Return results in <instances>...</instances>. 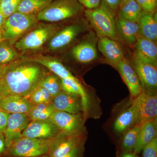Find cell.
Here are the masks:
<instances>
[{
  "instance_id": "cell-1",
  "label": "cell",
  "mask_w": 157,
  "mask_h": 157,
  "mask_svg": "<svg viewBox=\"0 0 157 157\" xmlns=\"http://www.w3.org/2000/svg\"><path fill=\"white\" fill-rule=\"evenodd\" d=\"M42 67L31 61L11 63L4 67L1 80L9 94L28 98L48 74Z\"/></svg>"
},
{
  "instance_id": "cell-2",
  "label": "cell",
  "mask_w": 157,
  "mask_h": 157,
  "mask_svg": "<svg viewBox=\"0 0 157 157\" xmlns=\"http://www.w3.org/2000/svg\"><path fill=\"white\" fill-rule=\"evenodd\" d=\"M83 14L97 36L108 37L121 42L116 29V15L103 3L95 9H85Z\"/></svg>"
},
{
  "instance_id": "cell-3",
  "label": "cell",
  "mask_w": 157,
  "mask_h": 157,
  "mask_svg": "<svg viewBox=\"0 0 157 157\" xmlns=\"http://www.w3.org/2000/svg\"><path fill=\"white\" fill-rule=\"evenodd\" d=\"M85 9L78 0H53L37 14L39 21L58 22L78 18Z\"/></svg>"
},
{
  "instance_id": "cell-4",
  "label": "cell",
  "mask_w": 157,
  "mask_h": 157,
  "mask_svg": "<svg viewBox=\"0 0 157 157\" xmlns=\"http://www.w3.org/2000/svg\"><path fill=\"white\" fill-rule=\"evenodd\" d=\"M52 139L22 137L11 144L4 157L44 156L48 154Z\"/></svg>"
},
{
  "instance_id": "cell-5",
  "label": "cell",
  "mask_w": 157,
  "mask_h": 157,
  "mask_svg": "<svg viewBox=\"0 0 157 157\" xmlns=\"http://www.w3.org/2000/svg\"><path fill=\"white\" fill-rule=\"evenodd\" d=\"M85 17L78 18L76 21L64 27L51 38L48 47L51 50H62L72 44L79 36L91 29Z\"/></svg>"
},
{
  "instance_id": "cell-6",
  "label": "cell",
  "mask_w": 157,
  "mask_h": 157,
  "mask_svg": "<svg viewBox=\"0 0 157 157\" xmlns=\"http://www.w3.org/2000/svg\"><path fill=\"white\" fill-rule=\"evenodd\" d=\"M98 37L91 29L70 50L72 59L78 63L90 65L100 59L98 52Z\"/></svg>"
},
{
  "instance_id": "cell-7",
  "label": "cell",
  "mask_w": 157,
  "mask_h": 157,
  "mask_svg": "<svg viewBox=\"0 0 157 157\" xmlns=\"http://www.w3.org/2000/svg\"><path fill=\"white\" fill-rule=\"evenodd\" d=\"M38 21L36 14H23L16 11L6 18L2 29L3 39L13 43V41L36 25Z\"/></svg>"
},
{
  "instance_id": "cell-8",
  "label": "cell",
  "mask_w": 157,
  "mask_h": 157,
  "mask_svg": "<svg viewBox=\"0 0 157 157\" xmlns=\"http://www.w3.org/2000/svg\"><path fill=\"white\" fill-rule=\"evenodd\" d=\"M86 130L76 132H60L54 137L48 153V157H58L85 144Z\"/></svg>"
},
{
  "instance_id": "cell-9",
  "label": "cell",
  "mask_w": 157,
  "mask_h": 157,
  "mask_svg": "<svg viewBox=\"0 0 157 157\" xmlns=\"http://www.w3.org/2000/svg\"><path fill=\"white\" fill-rule=\"evenodd\" d=\"M61 29L56 25H48L30 32L15 43L18 50H33L40 48Z\"/></svg>"
},
{
  "instance_id": "cell-10",
  "label": "cell",
  "mask_w": 157,
  "mask_h": 157,
  "mask_svg": "<svg viewBox=\"0 0 157 157\" xmlns=\"http://www.w3.org/2000/svg\"><path fill=\"white\" fill-rule=\"evenodd\" d=\"M131 62L140 80L142 91L150 94H156L157 65L141 61L133 56Z\"/></svg>"
},
{
  "instance_id": "cell-11",
  "label": "cell",
  "mask_w": 157,
  "mask_h": 157,
  "mask_svg": "<svg viewBox=\"0 0 157 157\" xmlns=\"http://www.w3.org/2000/svg\"><path fill=\"white\" fill-rule=\"evenodd\" d=\"M137 111L136 124H144L157 116V94H150L142 91L135 98Z\"/></svg>"
},
{
  "instance_id": "cell-12",
  "label": "cell",
  "mask_w": 157,
  "mask_h": 157,
  "mask_svg": "<svg viewBox=\"0 0 157 157\" xmlns=\"http://www.w3.org/2000/svg\"><path fill=\"white\" fill-rule=\"evenodd\" d=\"M48 119L60 132H76L85 130L81 114H71L55 110Z\"/></svg>"
},
{
  "instance_id": "cell-13",
  "label": "cell",
  "mask_w": 157,
  "mask_h": 157,
  "mask_svg": "<svg viewBox=\"0 0 157 157\" xmlns=\"http://www.w3.org/2000/svg\"><path fill=\"white\" fill-rule=\"evenodd\" d=\"M51 104L56 110L73 114H81L83 112L81 96L63 90L52 99Z\"/></svg>"
},
{
  "instance_id": "cell-14",
  "label": "cell",
  "mask_w": 157,
  "mask_h": 157,
  "mask_svg": "<svg viewBox=\"0 0 157 157\" xmlns=\"http://www.w3.org/2000/svg\"><path fill=\"white\" fill-rule=\"evenodd\" d=\"M31 121L27 113H10L7 126L3 132L8 148L13 142L22 137L23 132Z\"/></svg>"
},
{
  "instance_id": "cell-15",
  "label": "cell",
  "mask_w": 157,
  "mask_h": 157,
  "mask_svg": "<svg viewBox=\"0 0 157 157\" xmlns=\"http://www.w3.org/2000/svg\"><path fill=\"white\" fill-rule=\"evenodd\" d=\"M60 131L49 119L31 121L22 132V137L42 139H52Z\"/></svg>"
},
{
  "instance_id": "cell-16",
  "label": "cell",
  "mask_w": 157,
  "mask_h": 157,
  "mask_svg": "<svg viewBox=\"0 0 157 157\" xmlns=\"http://www.w3.org/2000/svg\"><path fill=\"white\" fill-rule=\"evenodd\" d=\"M98 48L106 62L115 68L125 57L120 42L108 37H98Z\"/></svg>"
},
{
  "instance_id": "cell-17",
  "label": "cell",
  "mask_w": 157,
  "mask_h": 157,
  "mask_svg": "<svg viewBox=\"0 0 157 157\" xmlns=\"http://www.w3.org/2000/svg\"><path fill=\"white\" fill-rule=\"evenodd\" d=\"M116 68L123 78L131 95L136 98L142 92V90L140 80L131 61L125 56Z\"/></svg>"
},
{
  "instance_id": "cell-18",
  "label": "cell",
  "mask_w": 157,
  "mask_h": 157,
  "mask_svg": "<svg viewBox=\"0 0 157 157\" xmlns=\"http://www.w3.org/2000/svg\"><path fill=\"white\" fill-rule=\"evenodd\" d=\"M156 43L139 35L134 46L133 56L141 61L157 65Z\"/></svg>"
},
{
  "instance_id": "cell-19",
  "label": "cell",
  "mask_w": 157,
  "mask_h": 157,
  "mask_svg": "<svg viewBox=\"0 0 157 157\" xmlns=\"http://www.w3.org/2000/svg\"><path fill=\"white\" fill-rule=\"evenodd\" d=\"M35 105L28 98L9 94L0 101V108L9 113H27Z\"/></svg>"
},
{
  "instance_id": "cell-20",
  "label": "cell",
  "mask_w": 157,
  "mask_h": 157,
  "mask_svg": "<svg viewBox=\"0 0 157 157\" xmlns=\"http://www.w3.org/2000/svg\"><path fill=\"white\" fill-rule=\"evenodd\" d=\"M115 25L121 42L128 46H135L137 38L140 35L137 23L121 19L116 16Z\"/></svg>"
},
{
  "instance_id": "cell-21",
  "label": "cell",
  "mask_w": 157,
  "mask_h": 157,
  "mask_svg": "<svg viewBox=\"0 0 157 157\" xmlns=\"http://www.w3.org/2000/svg\"><path fill=\"white\" fill-rule=\"evenodd\" d=\"M137 23L139 27V34L140 36L157 42L156 11L150 13L142 11Z\"/></svg>"
},
{
  "instance_id": "cell-22",
  "label": "cell",
  "mask_w": 157,
  "mask_h": 157,
  "mask_svg": "<svg viewBox=\"0 0 157 157\" xmlns=\"http://www.w3.org/2000/svg\"><path fill=\"white\" fill-rule=\"evenodd\" d=\"M29 61L37 63L47 68L53 74L58 76L60 79L77 78L70 73V71L57 59L48 56H39L31 59Z\"/></svg>"
},
{
  "instance_id": "cell-23",
  "label": "cell",
  "mask_w": 157,
  "mask_h": 157,
  "mask_svg": "<svg viewBox=\"0 0 157 157\" xmlns=\"http://www.w3.org/2000/svg\"><path fill=\"white\" fill-rule=\"evenodd\" d=\"M157 118L144 124L140 130L133 152L137 155L142 151L144 147L157 137Z\"/></svg>"
},
{
  "instance_id": "cell-24",
  "label": "cell",
  "mask_w": 157,
  "mask_h": 157,
  "mask_svg": "<svg viewBox=\"0 0 157 157\" xmlns=\"http://www.w3.org/2000/svg\"><path fill=\"white\" fill-rule=\"evenodd\" d=\"M142 11L136 0H121L116 16L121 19L137 23Z\"/></svg>"
},
{
  "instance_id": "cell-25",
  "label": "cell",
  "mask_w": 157,
  "mask_h": 157,
  "mask_svg": "<svg viewBox=\"0 0 157 157\" xmlns=\"http://www.w3.org/2000/svg\"><path fill=\"white\" fill-rule=\"evenodd\" d=\"M137 107L133 101L132 106L118 117L114 122V129L119 133L126 131L137 124Z\"/></svg>"
},
{
  "instance_id": "cell-26",
  "label": "cell",
  "mask_w": 157,
  "mask_h": 157,
  "mask_svg": "<svg viewBox=\"0 0 157 157\" xmlns=\"http://www.w3.org/2000/svg\"><path fill=\"white\" fill-rule=\"evenodd\" d=\"M60 82L63 90L81 96L83 106V112L86 113L89 107V100L86 91L78 79L63 78L60 79Z\"/></svg>"
},
{
  "instance_id": "cell-27",
  "label": "cell",
  "mask_w": 157,
  "mask_h": 157,
  "mask_svg": "<svg viewBox=\"0 0 157 157\" xmlns=\"http://www.w3.org/2000/svg\"><path fill=\"white\" fill-rule=\"evenodd\" d=\"M53 0H22L17 12L23 14H36L44 10Z\"/></svg>"
},
{
  "instance_id": "cell-28",
  "label": "cell",
  "mask_w": 157,
  "mask_h": 157,
  "mask_svg": "<svg viewBox=\"0 0 157 157\" xmlns=\"http://www.w3.org/2000/svg\"><path fill=\"white\" fill-rule=\"evenodd\" d=\"M55 110L51 104L41 103L35 105L27 114L31 121L46 120Z\"/></svg>"
},
{
  "instance_id": "cell-29",
  "label": "cell",
  "mask_w": 157,
  "mask_h": 157,
  "mask_svg": "<svg viewBox=\"0 0 157 157\" xmlns=\"http://www.w3.org/2000/svg\"><path fill=\"white\" fill-rule=\"evenodd\" d=\"M19 55L8 40L0 42V66H5L13 63Z\"/></svg>"
},
{
  "instance_id": "cell-30",
  "label": "cell",
  "mask_w": 157,
  "mask_h": 157,
  "mask_svg": "<svg viewBox=\"0 0 157 157\" xmlns=\"http://www.w3.org/2000/svg\"><path fill=\"white\" fill-rule=\"evenodd\" d=\"M39 86L47 90L52 98L63 91L60 78L54 74H48L45 76L40 82Z\"/></svg>"
},
{
  "instance_id": "cell-31",
  "label": "cell",
  "mask_w": 157,
  "mask_h": 157,
  "mask_svg": "<svg viewBox=\"0 0 157 157\" xmlns=\"http://www.w3.org/2000/svg\"><path fill=\"white\" fill-rule=\"evenodd\" d=\"M143 124H136L125 134L122 140V147L125 152L133 151Z\"/></svg>"
},
{
  "instance_id": "cell-32",
  "label": "cell",
  "mask_w": 157,
  "mask_h": 157,
  "mask_svg": "<svg viewBox=\"0 0 157 157\" xmlns=\"http://www.w3.org/2000/svg\"><path fill=\"white\" fill-rule=\"evenodd\" d=\"M28 99L36 105L41 103L51 104L52 98L47 90L39 86L32 93Z\"/></svg>"
},
{
  "instance_id": "cell-33",
  "label": "cell",
  "mask_w": 157,
  "mask_h": 157,
  "mask_svg": "<svg viewBox=\"0 0 157 157\" xmlns=\"http://www.w3.org/2000/svg\"><path fill=\"white\" fill-rule=\"evenodd\" d=\"M22 0H2L0 5V12L5 18L17 11L18 6Z\"/></svg>"
},
{
  "instance_id": "cell-34",
  "label": "cell",
  "mask_w": 157,
  "mask_h": 157,
  "mask_svg": "<svg viewBox=\"0 0 157 157\" xmlns=\"http://www.w3.org/2000/svg\"><path fill=\"white\" fill-rule=\"evenodd\" d=\"M142 151V157H157V137L147 144Z\"/></svg>"
},
{
  "instance_id": "cell-35",
  "label": "cell",
  "mask_w": 157,
  "mask_h": 157,
  "mask_svg": "<svg viewBox=\"0 0 157 157\" xmlns=\"http://www.w3.org/2000/svg\"><path fill=\"white\" fill-rule=\"evenodd\" d=\"M142 11L145 12L156 11L157 0H136Z\"/></svg>"
},
{
  "instance_id": "cell-36",
  "label": "cell",
  "mask_w": 157,
  "mask_h": 157,
  "mask_svg": "<svg viewBox=\"0 0 157 157\" xmlns=\"http://www.w3.org/2000/svg\"><path fill=\"white\" fill-rule=\"evenodd\" d=\"M121 0H101V2L107 6L114 15L116 16L119 6Z\"/></svg>"
},
{
  "instance_id": "cell-37",
  "label": "cell",
  "mask_w": 157,
  "mask_h": 157,
  "mask_svg": "<svg viewBox=\"0 0 157 157\" xmlns=\"http://www.w3.org/2000/svg\"><path fill=\"white\" fill-rule=\"evenodd\" d=\"M78 2L85 9H93L98 8L101 4V0H78Z\"/></svg>"
},
{
  "instance_id": "cell-38",
  "label": "cell",
  "mask_w": 157,
  "mask_h": 157,
  "mask_svg": "<svg viewBox=\"0 0 157 157\" xmlns=\"http://www.w3.org/2000/svg\"><path fill=\"white\" fill-rule=\"evenodd\" d=\"M84 150V144L73 149L64 155L58 157H83Z\"/></svg>"
},
{
  "instance_id": "cell-39",
  "label": "cell",
  "mask_w": 157,
  "mask_h": 157,
  "mask_svg": "<svg viewBox=\"0 0 157 157\" xmlns=\"http://www.w3.org/2000/svg\"><path fill=\"white\" fill-rule=\"evenodd\" d=\"M10 114L4 110H0V133H3L6 129Z\"/></svg>"
},
{
  "instance_id": "cell-40",
  "label": "cell",
  "mask_w": 157,
  "mask_h": 157,
  "mask_svg": "<svg viewBox=\"0 0 157 157\" xmlns=\"http://www.w3.org/2000/svg\"><path fill=\"white\" fill-rule=\"evenodd\" d=\"M7 149L5 136L2 133H0V157H5Z\"/></svg>"
},
{
  "instance_id": "cell-41",
  "label": "cell",
  "mask_w": 157,
  "mask_h": 157,
  "mask_svg": "<svg viewBox=\"0 0 157 157\" xmlns=\"http://www.w3.org/2000/svg\"><path fill=\"white\" fill-rule=\"evenodd\" d=\"M8 95H9V93L0 79V101Z\"/></svg>"
},
{
  "instance_id": "cell-42",
  "label": "cell",
  "mask_w": 157,
  "mask_h": 157,
  "mask_svg": "<svg viewBox=\"0 0 157 157\" xmlns=\"http://www.w3.org/2000/svg\"><path fill=\"white\" fill-rule=\"evenodd\" d=\"M6 18L3 16V14L0 12V31L2 30Z\"/></svg>"
},
{
  "instance_id": "cell-43",
  "label": "cell",
  "mask_w": 157,
  "mask_h": 157,
  "mask_svg": "<svg viewBox=\"0 0 157 157\" xmlns=\"http://www.w3.org/2000/svg\"><path fill=\"white\" fill-rule=\"evenodd\" d=\"M137 155L132 152H125L121 157H137Z\"/></svg>"
},
{
  "instance_id": "cell-44",
  "label": "cell",
  "mask_w": 157,
  "mask_h": 157,
  "mask_svg": "<svg viewBox=\"0 0 157 157\" xmlns=\"http://www.w3.org/2000/svg\"><path fill=\"white\" fill-rule=\"evenodd\" d=\"M5 66H0V79L2 78L3 71H4Z\"/></svg>"
},
{
  "instance_id": "cell-45",
  "label": "cell",
  "mask_w": 157,
  "mask_h": 157,
  "mask_svg": "<svg viewBox=\"0 0 157 157\" xmlns=\"http://www.w3.org/2000/svg\"><path fill=\"white\" fill-rule=\"evenodd\" d=\"M3 39V34L2 30L0 31V42Z\"/></svg>"
},
{
  "instance_id": "cell-46",
  "label": "cell",
  "mask_w": 157,
  "mask_h": 157,
  "mask_svg": "<svg viewBox=\"0 0 157 157\" xmlns=\"http://www.w3.org/2000/svg\"><path fill=\"white\" fill-rule=\"evenodd\" d=\"M42 157H48V155H45L44 156H42Z\"/></svg>"
},
{
  "instance_id": "cell-47",
  "label": "cell",
  "mask_w": 157,
  "mask_h": 157,
  "mask_svg": "<svg viewBox=\"0 0 157 157\" xmlns=\"http://www.w3.org/2000/svg\"><path fill=\"white\" fill-rule=\"evenodd\" d=\"M2 0H0V5H1V2H2Z\"/></svg>"
},
{
  "instance_id": "cell-48",
  "label": "cell",
  "mask_w": 157,
  "mask_h": 157,
  "mask_svg": "<svg viewBox=\"0 0 157 157\" xmlns=\"http://www.w3.org/2000/svg\"><path fill=\"white\" fill-rule=\"evenodd\" d=\"M0 110H3L2 109H1V108H0Z\"/></svg>"
},
{
  "instance_id": "cell-49",
  "label": "cell",
  "mask_w": 157,
  "mask_h": 157,
  "mask_svg": "<svg viewBox=\"0 0 157 157\" xmlns=\"http://www.w3.org/2000/svg\"><path fill=\"white\" fill-rule=\"evenodd\" d=\"M137 157H139V156H137Z\"/></svg>"
}]
</instances>
